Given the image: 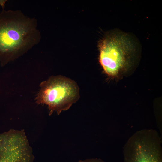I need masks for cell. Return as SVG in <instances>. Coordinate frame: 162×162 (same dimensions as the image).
I'll return each mask as SVG.
<instances>
[{"label":"cell","mask_w":162,"mask_h":162,"mask_svg":"<svg viewBox=\"0 0 162 162\" xmlns=\"http://www.w3.org/2000/svg\"><path fill=\"white\" fill-rule=\"evenodd\" d=\"M36 98L37 103L48 106L49 115H58L69 109L80 97L79 89L74 81L62 76H52L40 85Z\"/></svg>","instance_id":"7a4b0ae2"},{"label":"cell","mask_w":162,"mask_h":162,"mask_svg":"<svg viewBox=\"0 0 162 162\" xmlns=\"http://www.w3.org/2000/svg\"><path fill=\"white\" fill-rule=\"evenodd\" d=\"M132 44L127 36L112 33L99 43V60L104 72L116 77L124 73L128 67L133 52Z\"/></svg>","instance_id":"3957f363"},{"label":"cell","mask_w":162,"mask_h":162,"mask_svg":"<svg viewBox=\"0 0 162 162\" xmlns=\"http://www.w3.org/2000/svg\"><path fill=\"white\" fill-rule=\"evenodd\" d=\"M32 149L23 130L0 133V162H33Z\"/></svg>","instance_id":"5b68a950"},{"label":"cell","mask_w":162,"mask_h":162,"mask_svg":"<svg viewBox=\"0 0 162 162\" xmlns=\"http://www.w3.org/2000/svg\"><path fill=\"white\" fill-rule=\"evenodd\" d=\"M161 145V137L156 130H139L124 146V162H162Z\"/></svg>","instance_id":"277c9868"},{"label":"cell","mask_w":162,"mask_h":162,"mask_svg":"<svg viewBox=\"0 0 162 162\" xmlns=\"http://www.w3.org/2000/svg\"><path fill=\"white\" fill-rule=\"evenodd\" d=\"M78 162H105L99 158H92L84 160H80Z\"/></svg>","instance_id":"8992f818"},{"label":"cell","mask_w":162,"mask_h":162,"mask_svg":"<svg viewBox=\"0 0 162 162\" xmlns=\"http://www.w3.org/2000/svg\"><path fill=\"white\" fill-rule=\"evenodd\" d=\"M34 18L19 10L0 13V61L4 65L22 55L40 41V34Z\"/></svg>","instance_id":"6da1fadb"},{"label":"cell","mask_w":162,"mask_h":162,"mask_svg":"<svg viewBox=\"0 0 162 162\" xmlns=\"http://www.w3.org/2000/svg\"><path fill=\"white\" fill-rule=\"evenodd\" d=\"M7 0H0V5L2 7V9H4L5 4Z\"/></svg>","instance_id":"52a82bcc"}]
</instances>
